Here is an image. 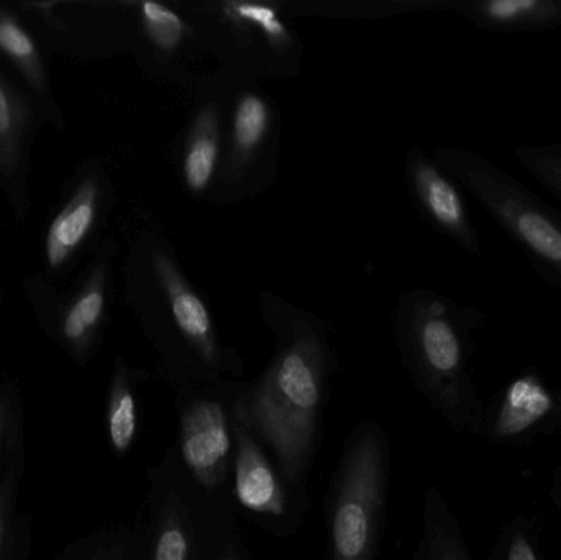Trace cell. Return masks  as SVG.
I'll return each instance as SVG.
<instances>
[{"instance_id":"6da1fadb","label":"cell","mask_w":561,"mask_h":560,"mask_svg":"<svg viewBox=\"0 0 561 560\" xmlns=\"http://www.w3.org/2000/svg\"><path fill=\"white\" fill-rule=\"evenodd\" d=\"M122 237L124 302L157 354L154 375L171 390L242 377V355L224 341L209 301L184 272L160 222L137 210Z\"/></svg>"},{"instance_id":"7a4b0ae2","label":"cell","mask_w":561,"mask_h":560,"mask_svg":"<svg viewBox=\"0 0 561 560\" xmlns=\"http://www.w3.org/2000/svg\"><path fill=\"white\" fill-rule=\"evenodd\" d=\"M262 315L275 335V355L259 378L247 381L237 416L290 482L309 489L322 446L330 381L339 370L333 329L272 293H263Z\"/></svg>"},{"instance_id":"3957f363","label":"cell","mask_w":561,"mask_h":560,"mask_svg":"<svg viewBox=\"0 0 561 560\" xmlns=\"http://www.w3.org/2000/svg\"><path fill=\"white\" fill-rule=\"evenodd\" d=\"M483 325V312L432 289H411L396 306V345L412 385L451 431L474 437L484 400L471 362Z\"/></svg>"},{"instance_id":"277c9868","label":"cell","mask_w":561,"mask_h":560,"mask_svg":"<svg viewBox=\"0 0 561 560\" xmlns=\"http://www.w3.org/2000/svg\"><path fill=\"white\" fill-rule=\"evenodd\" d=\"M147 493L135 523V560H213L239 528L232 495L201 489L173 447L147 469Z\"/></svg>"},{"instance_id":"5b68a950","label":"cell","mask_w":561,"mask_h":560,"mask_svg":"<svg viewBox=\"0 0 561 560\" xmlns=\"http://www.w3.org/2000/svg\"><path fill=\"white\" fill-rule=\"evenodd\" d=\"M391 437L379 421L356 424L343 441L327 489L329 560H378L388 523Z\"/></svg>"},{"instance_id":"8992f818","label":"cell","mask_w":561,"mask_h":560,"mask_svg":"<svg viewBox=\"0 0 561 560\" xmlns=\"http://www.w3.org/2000/svg\"><path fill=\"white\" fill-rule=\"evenodd\" d=\"M434 160L470 191L539 275L561 292V210L477 151L440 147Z\"/></svg>"},{"instance_id":"52a82bcc","label":"cell","mask_w":561,"mask_h":560,"mask_svg":"<svg viewBox=\"0 0 561 560\" xmlns=\"http://www.w3.org/2000/svg\"><path fill=\"white\" fill-rule=\"evenodd\" d=\"M121 242L104 239L68 288L43 273L22 276L26 305L43 334L78 368L94 362L112 321Z\"/></svg>"},{"instance_id":"ba28073f","label":"cell","mask_w":561,"mask_h":560,"mask_svg":"<svg viewBox=\"0 0 561 560\" xmlns=\"http://www.w3.org/2000/svg\"><path fill=\"white\" fill-rule=\"evenodd\" d=\"M204 52L222 59V71L243 78H290L302 58L299 36L280 3L206 2L191 7Z\"/></svg>"},{"instance_id":"9c48e42d","label":"cell","mask_w":561,"mask_h":560,"mask_svg":"<svg viewBox=\"0 0 561 560\" xmlns=\"http://www.w3.org/2000/svg\"><path fill=\"white\" fill-rule=\"evenodd\" d=\"M247 381L222 378L173 390L176 443L181 466L194 482L214 495H232L239 401Z\"/></svg>"},{"instance_id":"30bf717a","label":"cell","mask_w":561,"mask_h":560,"mask_svg":"<svg viewBox=\"0 0 561 560\" xmlns=\"http://www.w3.org/2000/svg\"><path fill=\"white\" fill-rule=\"evenodd\" d=\"M226 89V145L214 191L217 206L259 196L272 184L279 160V118L256 79L220 72Z\"/></svg>"},{"instance_id":"8fae6325","label":"cell","mask_w":561,"mask_h":560,"mask_svg":"<svg viewBox=\"0 0 561 560\" xmlns=\"http://www.w3.org/2000/svg\"><path fill=\"white\" fill-rule=\"evenodd\" d=\"M115 204L117 194L107 164L98 155L85 157L62 183L46 220L39 273L58 285L88 262L104 240Z\"/></svg>"},{"instance_id":"7c38bea8","label":"cell","mask_w":561,"mask_h":560,"mask_svg":"<svg viewBox=\"0 0 561 560\" xmlns=\"http://www.w3.org/2000/svg\"><path fill=\"white\" fill-rule=\"evenodd\" d=\"M15 5L49 55L89 61L130 49V2L43 0Z\"/></svg>"},{"instance_id":"4fadbf2b","label":"cell","mask_w":561,"mask_h":560,"mask_svg":"<svg viewBox=\"0 0 561 560\" xmlns=\"http://www.w3.org/2000/svg\"><path fill=\"white\" fill-rule=\"evenodd\" d=\"M230 492L237 512L276 539L297 535L312 508L309 489L290 482L262 441L240 421Z\"/></svg>"},{"instance_id":"5bb4252c","label":"cell","mask_w":561,"mask_h":560,"mask_svg":"<svg viewBox=\"0 0 561 560\" xmlns=\"http://www.w3.org/2000/svg\"><path fill=\"white\" fill-rule=\"evenodd\" d=\"M561 434V388L527 367L484 401L477 437L496 447H527Z\"/></svg>"},{"instance_id":"9a60e30c","label":"cell","mask_w":561,"mask_h":560,"mask_svg":"<svg viewBox=\"0 0 561 560\" xmlns=\"http://www.w3.org/2000/svg\"><path fill=\"white\" fill-rule=\"evenodd\" d=\"M130 49L147 78L186 81L187 66L204 55L203 42L190 13L161 2H130Z\"/></svg>"},{"instance_id":"2e32d148","label":"cell","mask_w":561,"mask_h":560,"mask_svg":"<svg viewBox=\"0 0 561 560\" xmlns=\"http://www.w3.org/2000/svg\"><path fill=\"white\" fill-rule=\"evenodd\" d=\"M42 125L32 99L0 66V193L16 226L32 216L30 173Z\"/></svg>"},{"instance_id":"e0dca14e","label":"cell","mask_w":561,"mask_h":560,"mask_svg":"<svg viewBox=\"0 0 561 560\" xmlns=\"http://www.w3.org/2000/svg\"><path fill=\"white\" fill-rule=\"evenodd\" d=\"M404 178L412 203L428 226L468 255L480 256V236L458 187L460 183L417 147L409 148L405 155Z\"/></svg>"},{"instance_id":"ac0fdd59","label":"cell","mask_w":561,"mask_h":560,"mask_svg":"<svg viewBox=\"0 0 561 560\" xmlns=\"http://www.w3.org/2000/svg\"><path fill=\"white\" fill-rule=\"evenodd\" d=\"M226 145V89L222 76L197 92L196 105L178 153L184 193L193 199L213 197L222 170Z\"/></svg>"},{"instance_id":"d6986e66","label":"cell","mask_w":561,"mask_h":560,"mask_svg":"<svg viewBox=\"0 0 561 560\" xmlns=\"http://www.w3.org/2000/svg\"><path fill=\"white\" fill-rule=\"evenodd\" d=\"M45 53L15 2L0 0V65L13 72L45 125L65 132L68 122L56 98Z\"/></svg>"},{"instance_id":"ffe728a7","label":"cell","mask_w":561,"mask_h":560,"mask_svg":"<svg viewBox=\"0 0 561 560\" xmlns=\"http://www.w3.org/2000/svg\"><path fill=\"white\" fill-rule=\"evenodd\" d=\"M153 374L135 367L124 355L112 364L105 395L104 430L108 450L117 459L134 453L144 426V387Z\"/></svg>"},{"instance_id":"44dd1931","label":"cell","mask_w":561,"mask_h":560,"mask_svg":"<svg viewBox=\"0 0 561 560\" xmlns=\"http://www.w3.org/2000/svg\"><path fill=\"white\" fill-rule=\"evenodd\" d=\"M451 12L494 33H542L561 28V0H454Z\"/></svg>"},{"instance_id":"7402d4cb","label":"cell","mask_w":561,"mask_h":560,"mask_svg":"<svg viewBox=\"0 0 561 560\" xmlns=\"http://www.w3.org/2000/svg\"><path fill=\"white\" fill-rule=\"evenodd\" d=\"M412 560H474L460 519L438 485L425 492L421 538Z\"/></svg>"},{"instance_id":"603a6c76","label":"cell","mask_w":561,"mask_h":560,"mask_svg":"<svg viewBox=\"0 0 561 560\" xmlns=\"http://www.w3.org/2000/svg\"><path fill=\"white\" fill-rule=\"evenodd\" d=\"M23 473L25 459H20L0 479V560H30L32 556V518L19 506Z\"/></svg>"},{"instance_id":"cb8c5ba5","label":"cell","mask_w":561,"mask_h":560,"mask_svg":"<svg viewBox=\"0 0 561 560\" xmlns=\"http://www.w3.org/2000/svg\"><path fill=\"white\" fill-rule=\"evenodd\" d=\"M25 400L19 380L0 381V479L10 464L25 459Z\"/></svg>"},{"instance_id":"d4e9b609","label":"cell","mask_w":561,"mask_h":560,"mask_svg":"<svg viewBox=\"0 0 561 560\" xmlns=\"http://www.w3.org/2000/svg\"><path fill=\"white\" fill-rule=\"evenodd\" d=\"M488 560H546L539 518L523 512L507 519L491 545Z\"/></svg>"},{"instance_id":"484cf974","label":"cell","mask_w":561,"mask_h":560,"mask_svg":"<svg viewBox=\"0 0 561 560\" xmlns=\"http://www.w3.org/2000/svg\"><path fill=\"white\" fill-rule=\"evenodd\" d=\"M514 157L561 204V144L517 145Z\"/></svg>"},{"instance_id":"4316f807","label":"cell","mask_w":561,"mask_h":560,"mask_svg":"<svg viewBox=\"0 0 561 560\" xmlns=\"http://www.w3.org/2000/svg\"><path fill=\"white\" fill-rule=\"evenodd\" d=\"M92 560H135L134 526L112 525L102 528L101 545Z\"/></svg>"},{"instance_id":"83f0119b","label":"cell","mask_w":561,"mask_h":560,"mask_svg":"<svg viewBox=\"0 0 561 560\" xmlns=\"http://www.w3.org/2000/svg\"><path fill=\"white\" fill-rule=\"evenodd\" d=\"M102 528L68 542L53 560H92L101 545Z\"/></svg>"},{"instance_id":"f1b7e54d","label":"cell","mask_w":561,"mask_h":560,"mask_svg":"<svg viewBox=\"0 0 561 560\" xmlns=\"http://www.w3.org/2000/svg\"><path fill=\"white\" fill-rule=\"evenodd\" d=\"M213 560H255V556L252 555L249 546H247L240 528H237L236 532L230 533L224 539Z\"/></svg>"},{"instance_id":"f546056e","label":"cell","mask_w":561,"mask_h":560,"mask_svg":"<svg viewBox=\"0 0 561 560\" xmlns=\"http://www.w3.org/2000/svg\"><path fill=\"white\" fill-rule=\"evenodd\" d=\"M549 499L561 515V466H557L550 477Z\"/></svg>"},{"instance_id":"4dcf8cb0","label":"cell","mask_w":561,"mask_h":560,"mask_svg":"<svg viewBox=\"0 0 561 560\" xmlns=\"http://www.w3.org/2000/svg\"><path fill=\"white\" fill-rule=\"evenodd\" d=\"M3 299H5V288H3L2 279H0V316H2Z\"/></svg>"}]
</instances>
